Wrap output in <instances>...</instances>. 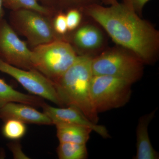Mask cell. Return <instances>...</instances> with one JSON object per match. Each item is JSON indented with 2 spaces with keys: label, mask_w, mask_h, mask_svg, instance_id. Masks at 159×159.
I'll return each mask as SVG.
<instances>
[{
  "label": "cell",
  "mask_w": 159,
  "mask_h": 159,
  "mask_svg": "<svg viewBox=\"0 0 159 159\" xmlns=\"http://www.w3.org/2000/svg\"><path fill=\"white\" fill-rule=\"evenodd\" d=\"M82 9L115 42L130 50L142 62L153 60L159 47L158 32L137 15L127 1L107 7L93 3Z\"/></svg>",
  "instance_id": "cell-1"
},
{
  "label": "cell",
  "mask_w": 159,
  "mask_h": 159,
  "mask_svg": "<svg viewBox=\"0 0 159 159\" xmlns=\"http://www.w3.org/2000/svg\"><path fill=\"white\" fill-rule=\"evenodd\" d=\"M92 59L87 55H78L73 65L53 82L64 107H77L88 119L97 124L98 113L91 97V84L93 76Z\"/></svg>",
  "instance_id": "cell-2"
},
{
  "label": "cell",
  "mask_w": 159,
  "mask_h": 159,
  "mask_svg": "<svg viewBox=\"0 0 159 159\" xmlns=\"http://www.w3.org/2000/svg\"><path fill=\"white\" fill-rule=\"evenodd\" d=\"M31 51L34 69L52 82L60 77L78 56L72 45L62 38L34 47Z\"/></svg>",
  "instance_id": "cell-3"
},
{
  "label": "cell",
  "mask_w": 159,
  "mask_h": 159,
  "mask_svg": "<svg viewBox=\"0 0 159 159\" xmlns=\"http://www.w3.org/2000/svg\"><path fill=\"white\" fill-rule=\"evenodd\" d=\"M132 84L126 80L108 75L93 76L91 97L97 112L125 106L130 99Z\"/></svg>",
  "instance_id": "cell-4"
},
{
  "label": "cell",
  "mask_w": 159,
  "mask_h": 159,
  "mask_svg": "<svg viewBox=\"0 0 159 159\" xmlns=\"http://www.w3.org/2000/svg\"><path fill=\"white\" fill-rule=\"evenodd\" d=\"M52 19L37 11L21 9L11 11L9 24L34 48L61 38L54 31Z\"/></svg>",
  "instance_id": "cell-5"
},
{
  "label": "cell",
  "mask_w": 159,
  "mask_h": 159,
  "mask_svg": "<svg viewBox=\"0 0 159 159\" xmlns=\"http://www.w3.org/2000/svg\"><path fill=\"white\" fill-rule=\"evenodd\" d=\"M142 62L136 57L121 51H111L93 58V75H108L134 83L143 73Z\"/></svg>",
  "instance_id": "cell-6"
},
{
  "label": "cell",
  "mask_w": 159,
  "mask_h": 159,
  "mask_svg": "<svg viewBox=\"0 0 159 159\" xmlns=\"http://www.w3.org/2000/svg\"><path fill=\"white\" fill-rule=\"evenodd\" d=\"M0 71L13 77L31 93L64 107L54 83L36 70L19 68L0 59Z\"/></svg>",
  "instance_id": "cell-7"
},
{
  "label": "cell",
  "mask_w": 159,
  "mask_h": 159,
  "mask_svg": "<svg viewBox=\"0 0 159 159\" xmlns=\"http://www.w3.org/2000/svg\"><path fill=\"white\" fill-rule=\"evenodd\" d=\"M0 59L19 68L34 70L32 51L3 18L0 20Z\"/></svg>",
  "instance_id": "cell-8"
},
{
  "label": "cell",
  "mask_w": 159,
  "mask_h": 159,
  "mask_svg": "<svg viewBox=\"0 0 159 159\" xmlns=\"http://www.w3.org/2000/svg\"><path fill=\"white\" fill-rule=\"evenodd\" d=\"M41 107L43 112L50 118L53 125L71 124L83 125L91 129L104 139L110 137L105 126L92 122L79 109L75 107L58 108L49 105L45 102Z\"/></svg>",
  "instance_id": "cell-9"
},
{
  "label": "cell",
  "mask_w": 159,
  "mask_h": 159,
  "mask_svg": "<svg viewBox=\"0 0 159 159\" xmlns=\"http://www.w3.org/2000/svg\"><path fill=\"white\" fill-rule=\"evenodd\" d=\"M0 119L5 121L7 119H15L25 124L40 125H53L50 118L44 112H41L31 106L10 102L0 109Z\"/></svg>",
  "instance_id": "cell-10"
},
{
  "label": "cell",
  "mask_w": 159,
  "mask_h": 159,
  "mask_svg": "<svg viewBox=\"0 0 159 159\" xmlns=\"http://www.w3.org/2000/svg\"><path fill=\"white\" fill-rule=\"evenodd\" d=\"M155 111L140 117L136 129V159H158V152L152 147L148 135V125L153 119Z\"/></svg>",
  "instance_id": "cell-11"
},
{
  "label": "cell",
  "mask_w": 159,
  "mask_h": 159,
  "mask_svg": "<svg viewBox=\"0 0 159 159\" xmlns=\"http://www.w3.org/2000/svg\"><path fill=\"white\" fill-rule=\"evenodd\" d=\"M10 102L25 103L33 107H41L45 102L41 97L16 90L0 78V109Z\"/></svg>",
  "instance_id": "cell-12"
},
{
  "label": "cell",
  "mask_w": 159,
  "mask_h": 159,
  "mask_svg": "<svg viewBox=\"0 0 159 159\" xmlns=\"http://www.w3.org/2000/svg\"><path fill=\"white\" fill-rule=\"evenodd\" d=\"M59 142L86 144L93 130L87 126L71 124L55 125Z\"/></svg>",
  "instance_id": "cell-13"
},
{
  "label": "cell",
  "mask_w": 159,
  "mask_h": 159,
  "mask_svg": "<svg viewBox=\"0 0 159 159\" xmlns=\"http://www.w3.org/2000/svg\"><path fill=\"white\" fill-rule=\"evenodd\" d=\"M102 41V36L100 31L93 26L81 27L74 34V43L82 49L96 48L101 45Z\"/></svg>",
  "instance_id": "cell-14"
},
{
  "label": "cell",
  "mask_w": 159,
  "mask_h": 159,
  "mask_svg": "<svg viewBox=\"0 0 159 159\" xmlns=\"http://www.w3.org/2000/svg\"><path fill=\"white\" fill-rule=\"evenodd\" d=\"M3 6L11 11L28 9L53 18L57 12L43 6L39 0H3Z\"/></svg>",
  "instance_id": "cell-15"
},
{
  "label": "cell",
  "mask_w": 159,
  "mask_h": 159,
  "mask_svg": "<svg viewBox=\"0 0 159 159\" xmlns=\"http://www.w3.org/2000/svg\"><path fill=\"white\" fill-rule=\"evenodd\" d=\"M57 153L60 159H84L88 157L86 144L73 142H60Z\"/></svg>",
  "instance_id": "cell-16"
},
{
  "label": "cell",
  "mask_w": 159,
  "mask_h": 159,
  "mask_svg": "<svg viewBox=\"0 0 159 159\" xmlns=\"http://www.w3.org/2000/svg\"><path fill=\"white\" fill-rule=\"evenodd\" d=\"M2 133L6 139L17 141L25 135L27 126L25 123L15 119H9L4 121Z\"/></svg>",
  "instance_id": "cell-17"
},
{
  "label": "cell",
  "mask_w": 159,
  "mask_h": 159,
  "mask_svg": "<svg viewBox=\"0 0 159 159\" xmlns=\"http://www.w3.org/2000/svg\"><path fill=\"white\" fill-rule=\"evenodd\" d=\"M52 25L55 32L58 35H64L68 31L66 15L61 11H57L52 19Z\"/></svg>",
  "instance_id": "cell-18"
},
{
  "label": "cell",
  "mask_w": 159,
  "mask_h": 159,
  "mask_svg": "<svg viewBox=\"0 0 159 159\" xmlns=\"http://www.w3.org/2000/svg\"><path fill=\"white\" fill-rule=\"evenodd\" d=\"M66 16L68 31H72L77 29L81 19V14L79 9L76 8L69 9Z\"/></svg>",
  "instance_id": "cell-19"
},
{
  "label": "cell",
  "mask_w": 159,
  "mask_h": 159,
  "mask_svg": "<svg viewBox=\"0 0 159 159\" xmlns=\"http://www.w3.org/2000/svg\"><path fill=\"white\" fill-rule=\"evenodd\" d=\"M96 0H60L59 10L68 8H83L90 4L96 3Z\"/></svg>",
  "instance_id": "cell-20"
},
{
  "label": "cell",
  "mask_w": 159,
  "mask_h": 159,
  "mask_svg": "<svg viewBox=\"0 0 159 159\" xmlns=\"http://www.w3.org/2000/svg\"><path fill=\"white\" fill-rule=\"evenodd\" d=\"M15 142H11L8 144V147L10 150L12 152L13 157L16 159H29L26 156L22 151L21 145L18 142L16 141Z\"/></svg>",
  "instance_id": "cell-21"
},
{
  "label": "cell",
  "mask_w": 159,
  "mask_h": 159,
  "mask_svg": "<svg viewBox=\"0 0 159 159\" xmlns=\"http://www.w3.org/2000/svg\"><path fill=\"white\" fill-rule=\"evenodd\" d=\"M43 6L57 12L59 11L60 0H39Z\"/></svg>",
  "instance_id": "cell-22"
},
{
  "label": "cell",
  "mask_w": 159,
  "mask_h": 159,
  "mask_svg": "<svg viewBox=\"0 0 159 159\" xmlns=\"http://www.w3.org/2000/svg\"><path fill=\"white\" fill-rule=\"evenodd\" d=\"M130 4L135 11H142L145 4L150 0H126Z\"/></svg>",
  "instance_id": "cell-23"
},
{
  "label": "cell",
  "mask_w": 159,
  "mask_h": 159,
  "mask_svg": "<svg viewBox=\"0 0 159 159\" xmlns=\"http://www.w3.org/2000/svg\"><path fill=\"white\" fill-rule=\"evenodd\" d=\"M3 0H0V20L2 19L4 16Z\"/></svg>",
  "instance_id": "cell-24"
},
{
  "label": "cell",
  "mask_w": 159,
  "mask_h": 159,
  "mask_svg": "<svg viewBox=\"0 0 159 159\" xmlns=\"http://www.w3.org/2000/svg\"><path fill=\"white\" fill-rule=\"evenodd\" d=\"M106 5H112L118 3L117 0H101Z\"/></svg>",
  "instance_id": "cell-25"
}]
</instances>
